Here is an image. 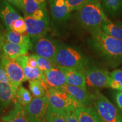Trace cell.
Returning a JSON list of instances; mask_svg holds the SVG:
<instances>
[{"instance_id":"1","label":"cell","mask_w":122,"mask_h":122,"mask_svg":"<svg viewBox=\"0 0 122 122\" xmlns=\"http://www.w3.org/2000/svg\"><path fill=\"white\" fill-rule=\"evenodd\" d=\"M89 44L103 62L110 68L122 63V41L106 34L102 30L91 33Z\"/></svg>"},{"instance_id":"2","label":"cell","mask_w":122,"mask_h":122,"mask_svg":"<svg viewBox=\"0 0 122 122\" xmlns=\"http://www.w3.org/2000/svg\"><path fill=\"white\" fill-rule=\"evenodd\" d=\"M77 18L81 27L90 33L101 30L107 18L100 0L92 1L77 10Z\"/></svg>"},{"instance_id":"3","label":"cell","mask_w":122,"mask_h":122,"mask_svg":"<svg viewBox=\"0 0 122 122\" xmlns=\"http://www.w3.org/2000/svg\"><path fill=\"white\" fill-rule=\"evenodd\" d=\"M53 62L57 67L75 68L84 72L89 63L87 57L78 49L61 44Z\"/></svg>"},{"instance_id":"4","label":"cell","mask_w":122,"mask_h":122,"mask_svg":"<svg viewBox=\"0 0 122 122\" xmlns=\"http://www.w3.org/2000/svg\"><path fill=\"white\" fill-rule=\"evenodd\" d=\"M27 34L30 39L45 36L49 27V16L46 7L37 10L32 14L24 16Z\"/></svg>"},{"instance_id":"5","label":"cell","mask_w":122,"mask_h":122,"mask_svg":"<svg viewBox=\"0 0 122 122\" xmlns=\"http://www.w3.org/2000/svg\"><path fill=\"white\" fill-rule=\"evenodd\" d=\"M94 109L103 122H122V114L115 105L99 92L91 94Z\"/></svg>"},{"instance_id":"6","label":"cell","mask_w":122,"mask_h":122,"mask_svg":"<svg viewBox=\"0 0 122 122\" xmlns=\"http://www.w3.org/2000/svg\"><path fill=\"white\" fill-rule=\"evenodd\" d=\"M45 96L49 104L55 109L65 111H75L78 108L85 107L67 93L58 88L48 86L46 90Z\"/></svg>"},{"instance_id":"7","label":"cell","mask_w":122,"mask_h":122,"mask_svg":"<svg viewBox=\"0 0 122 122\" xmlns=\"http://www.w3.org/2000/svg\"><path fill=\"white\" fill-rule=\"evenodd\" d=\"M84 73L88 86L94 88H109L110 72L106 69L96 66L88 67Z\"/></svg>"},{"instance_id":"8","label":"cell","mask_w":122,"mask_h":122,"mask_svg":"<svg viewBox=\"0 0 122 122\" xmlns=\"http://www.w3.org/2000/svg\"><path fill=\"white\" fill-rule=\"evenodd\" d=\"M35 54L52 60L56 56L59 44L54 40L45 36L32 40Z\"/></svg>"},{"instance_id":"9","label":"cell","mask_w":122,"mask_h":122,"mask_svg":"<svg viewBox=\"0 0 122 122\" xmlns=\"http://www.w3.org/2000/svg\"><path fill=\"white\" fill-rule=\"evenodd\" d=\"M49 102L47 97L34 98L30 103L25 107L29 122H46Z\"/></svg>"},{"instance_id":"10","label":"cell","mask_w":122,"mask_h":122,"mask_svg":"<svg viewBox=\"0 0 122 122\" xmlns=\"http://www.w3.org/2000/svg\"><path fill=\"white\" fill-rule=\"evenodd\" d=\"M0 61L10 80L16 88H19L23 82L27 80L22 67L16 61L11 60L4 55Z\"/></svg>"},{"instance_id":"11","label":"cell","mask_w":122,"mask_h":122,"mask_svg":"<svg viewBox=\"0 0 122 122\" xmlns=\"http://www.w3.org/2000/svg\"><path fill=\"white\" fill-rule=\"evenodd\" d=\"M50 4V10L52 19L57 23L66 22L71 16L72 10L66 0H54Z\"/></svg>"},{"instance_id":"12","label":"cell","mask_w":122,"mask_h":122,"mask_svg":"<svg viewBox=\"0 0 122 122\" xmlns=\"http://www.w3.org/2000/svg\"><path fill=\"white\" fill-rule=\"evenodd\" d=\"M22 17L15 7L6 0H0V19L6 30H10L15 20Z\"/></svg>"},{"instance_id":"13","label":"cell","mask_w":122,"mask_h":122,"mask_svg":"<svg viewBox=\"0 0 122 122\" xmlns=\"http://www.w3.org/2000/svg\"><path fill=\"white\" fill-rule=\"evenodd\" d=\"M58 89L67 93L85 107H91L92 105L93 101L91 94H89L86 89L67 84Z\"/></svg>"},{"instance_id":"14","label":"cell","mask_w":122,"mask_h":122,"mask_svg":"<svg viewBox=\"0 0 122 122\" xmlns=\"http://www.w3.org/2000/svg\"><path fill=\"white\" fill-rule=\"evenodd\" d=\"M27 56H28L27 55L20 56L15 61L22 67L25 78L30 81L39 80L46 84L45 75L44 72L41 71L38 67H30L27 65Z\"/></svg>"},{"instance_id":"15","label":"cell","mask_w":122,"mask_h":122,"mask_svg":"<svg viewBox=\"0 0 122 122\" xmlns=\"http://www.w3.org/2000/svg\"><path fill=\"white\" fill-rule=\"evenodd\" d=\"M59 68L65 75L67 84L86 89V78L84 71L75 68Z\"/></svg>"},{"instance_id":"16","label":"cell","mask_w":122,"mask_h":122,"mask_svg":"<svg viewBox=\"0 0 122 122\" xmlns=\"http://www.w3.org/2000/svg\"><path fill=\"white\" fill-rule=\"evenodd\" d=\"M18 89L14 85L0 82V113L14 100Z\"/></svg>"},{"instance_id":"17","label":"cell","mask_w":122,"mask_h":122,"mask_svg":"<svg viewBox=\"0 0 122 122\" xmlns=\"http://www.w3.org/2000/svg\"><path fill=\"white\" fill-rule=\"evenodd\" d=\"M30 49H32V48L28 45L13 44L6 41L3 46L2 51L3 55L6 57L13 61H16L20 56L26 55Z\"/></svg>"},{"instance_id":"18","label":"cell","mask_w":122,"mask_h":122,"mask_svg":"<svg viewBox=\"0 0 122 122\" xmlns=\"http://www.w3.org/2000/svg\"><path fill=\"white\" fill-rule=\"evenodd\" d=\"M47 85L50 88H60L66 84L65 75L60 68L55 67L52 69L44 72Z\"/></svg>"},{"instance_id":"19","label":"cell","mask_w":122,"mask_h":122,"mask_svg":"<svg viewBox=\"0 0 122 122\" xmlns=\"http://www.w3.org/2000/svg\"><path fill=\"white\" fill-rule=\"evenodd\" d=\"M1 119L6 122H29L26 109L18 101H15L13 109L7 115L1 117Z\"/></svg>"},{"instance_id":"20","label":"cell","mask_w":122,"mask_h":122,"mask_svg":"<svg viewBox=\"0 0 122 122\" xmlns=\"http://www.w3.org/2000/svg\"><path fill=\"white\" fill-rule=\"evenodd\" d=\"M75 113L79 122H101L100 116L95 109L91 107H83L77 109Z\"/></svg>"},{"instance_id":"21","label":"cell","mask_w":122,"mask_h":122,"mask_svg":"<svg viewBox=\"0 0 122 122\" xmlns=\"http://www.w3.org/2000/svg\"><path fill=\"white\" fill-rule=\"evenodd\" d=\"M6 41L13 44L30 46L32 49V39L27 33L22 34L11 30H6L4 33Z\"/></svg>"},{"instance_id":"22","label":"cell","mask_w":122,"mask_h":122,"mask_svg":"<svg viewBox=\"0 0 122 122\" xmlns=\"http://www.w3.org/2000/svg\"><path fill=\"white\" fill-rule=\"evenodd\" d=\"M101 30L115 39L122 41V27L118 22H113L107 18L102 25Z\"/></svg>"},{"instance_id":"23","label":"cell","mask_w":122,"mask_h":122,"mask_svg":"<svg viewBox=\"0 0 122 122\" xmlns=\"http://www.w3.org/2000/svg\"><path fill=\"white\" fill-rule=\"evenodd\" d=\"M45 7H46V0H23L22 11L25 16Z\"/></svg>"},{"instance_id":"24","label":"cell","mask_w":122,"mask_h":122,"mask_svg":"<svg viewBox=\"0 0 122 122\" xmlns=\"http://www.w3.org/2000/svg\"><path fill=\"white\" fill-rule=\"evenodd\" d=\"M104 11L113 17H117L122 13V0H101Z\"/></svg>"},{"instance_id":"25","label":"cell","mask_w":122,"mask_h":122,"mask_svg":"<svg viewBox=\"0 0 122 122\" xmlns=\"http://www.w3.org/2000/svg\"><path fill=\"white\" fill-rule=\"evenodd\" d=\"M46 122H67L66 112L55 109L49 104Z\"/></svg>"},{"instance_id":"26","label":"cell","mask_w":122,"mask_h":122,"mask_svg":"<svg viewBox=\"0 0 122 122\" xmlns=\"http://www.w3.org/2000/svg\"><path fill=\"white\" fill-rule=\"evenodd\" d=\"M48 86L46 84L41 81H29V88L35 98H41L45 96L46 90Z\"/></svg>"},{"instance_id":"27","label":"cell","mask_w":122,"mask_h":122,"mask_svg":"<svg viewBox=\"0 0 122 122\" xmlns=\"http://www.w3.org/2000/svg\"><path fill=\"white\" fill-rule=\"evenodd\" d=\"M109 88L122 92V69H115L110 74Z\"/></svg>"},{"instance_id":"28","label":"cell","mask_w":122,"mask_h":122,"mask_svg":"<svg viewBox=\"0 0 122 122\" xmlns=\"http://www.w3.org/2000/svg\"><path fill=\"white\" fill-rule=\"evenodd\" d=\"M16 97L18 102L24 107L30 105L33 100L31 94L28 90L22 86H20L18 89Z\"/></svg>"},{"instance_id":"29","label":"cell","mask_w":122,"mask_h":122,"mask_svg":"<svg viewBox=\"0 0 122 122\" xmlns=\"http://www.w3.org/2000/svg\"><path fill=\"white\" fill-rule=\"evenodd\" d=\"M35 58L36 59L37 62V67L42 72L49 71L55 67L54 64L51 59L41 57L34 54H33Z\"/></svg>"},{"instance_id":"30","label":"cell","mask_w":122,"mask_h":122,"mask_svg":"<svg viewBox=\"0 0 122 122\" xmlns=\"http://www.w3.org/2000/svg\"><path fill=\"white\" fill-rule=\"evenodd\" d=\"M10 30L22 34L27 33V26L24 18L22 16L15 20L11 24Z\"/></svg>"},{"instance_id":"31","label":"cell","mask_w":122,"mask_h":122,"mask_svg":"<svg viewBox=\"0 0 122 122\" xmlns=\"http://www.w3.org/2000/svg\"><path fill=\"white\" fill-rule=\"evenodd\" d=\"M95 0H66L68 5L72 11L77 10L88 3Z\"/></svg>"},{"instance_id":"32","label":"cell","mask_w":122,"mask_h":122,"mask_svg":"<svg viewBox=\"0 0 122 122\" xmlns=\"http://www.w3.org/2000/svg\"><path fill=\"white\" fill-rule=\"evenodd\" d=\"M112 97L115 106L122 114V92L119 91H114L112 93Z\"/></svg>"},{"instance_id":"33","label":"cell","mask_w":122,"mask_h":122,"mask_svg":"<svg viewBox=\"0 0 122 122\" xmlns=\"http://www.w3.org/2000/svg\"><path fill=\"white\" fill-rule=\"evenodd\" d=\"M0 82L3 83L10 84L14 85L11 82V81L10 80L8 76H7V75L6 72L5 70L4 66H3L2 63H1V61H0Z\"/></svg>"},{"instance_id":"34","label":"cell","mask_w":122,"mask_h":122,"mask_svg":"<svg viewBox=\"0 0 122 122\" xmlns=\"http://www.w3.org/2000/svg\"><path fill=\"white\" fill-rule=\"evenodd\" d=\"M65 112L67 122H79L75 111H66Z\"/></svg>"},{"instance_id":"35","label":"cell","mask_w":122,"mask_h":122,"mask_svg":"<svg viewBox=\"0 0 122 122\" xmlns=\"http://www.w3.org/2000/svg\"><path fill=\"white\" fill-rule=\"evenodd\" d=\"M27 65L30 67H37V62L33 54L27 56L26 61Z\"/></svg>"},{"instance_id":"36","label":"cell","mask_w":122,"mask_h":122,"mask_svg":"<svg viewBox=\"0 0 122 122\" xmlns=\"http://www.w3.org/2000/svg\"><path fill=\"white\" fill-rule=\"evenodd\" d=\"M6 1L11 4L13 6L20 10H22L23 0H6Z\"/></svg>"},{"instance_id":"37","label":"cell","mask_w":122,"mask_h":122,"mask_svg":"<svg viewBox=\"0 0 122 122\" xmlns=\"http://www.w3.org/2000/svg\"><path fill=\"white\" fill-rule=\"evenodd\" d=\"M6 42V39L5 37L4 33H0V52L2 51V48L4 44Z\"/></svg>"},{"instance_id":"38","label":"cell","mask_w":122,"mask_h":122,"mask_svg":"<svg viewBox=\"0 0 122 122\" xmlns=\"http://www.w3.org/2000/svg\"><path fill=\"white\" fill-rule=\"evenodd\" d=\"M0 33H3V27L1 22H0Z\"/></svg>"},{"instance_id":"39","label":"cell","mask_w":122,"mask_h":122,"mask_svg":"<svg viewBox=\"0 0 122 122\" xmlns=\"http://www.w3.org/2000/svg\"><path fill=\"white\" fill-rule=\"evenodd\" d=\"M118 23L119 24H120V26H121L122 27V20H120V21H119V22H118Z\"/></svg>"},{"instance_id":"40","label":"cell","mask_w":122,"mask_h":122,"mask_svg":"<svg viewBox=\"0 0 122 122\" xmlns=\"http://www.w3.org/2000/svg\"><path fill=\"white\" fill-rule=\"evenodd\" d=\"M48 1H49V3H50V2H51V1H54V0H48Z\"/></svg>"},{"instance_id":"41","label":"cell","mask_w":122,"mask_h":122,"mask_svg":"<svg viewBox=\"0 0 122 122\" xmlns=\"http://www.w3.org/2000/svg\"><path fill=\"white\" fill-rule=\"evenodd\" d=\"M2 54H1V53H0V59H1V57H2Z\"/></svg>"},{"instance_id":"42","label":"cell","mask_w":122,"mask_h":122,"mask_svg":"<svg viewBox=\"0 0 122 122\" xmlns=\"http://www.w3.org/2000/svg\"></svg>"},{"instance_id":"43","label":"cell","mask_w":122,"mask_h":122,"mask_svg":"<svg viewBox=\"0 0 122 122\" xmlns=\"http://www.w3.org/2000/svg\"></svg>"}]
</instances>
